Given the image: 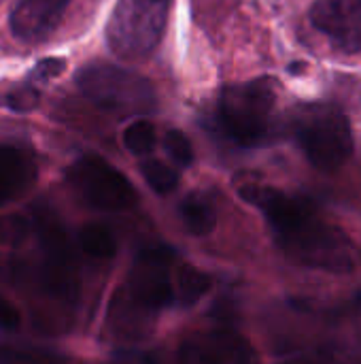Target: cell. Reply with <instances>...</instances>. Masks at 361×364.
<instances>
[{"label":"cell","mask_w":361,"mask_h":364,"mask_svg":"<svg viewBox=\"0 0 361 364\" xmlns=\"http://www.w3.org/2000/svg\"><path fill=\"white\" fill-rule=\"evenodd\" d=\"M238 196L264 213L277 245L296 264L332 275H351L361 267L355 243L323 220L311 200L253 181L243 183Z\"/></svg>","instance_id":"1"},{"label":"cell","mask_w":361,"mask_h":364,"mask_svg":"<svg viewBox=\"0 0 361 364\" xmlns=\"http://www.w3.org/2000/svg\"><path fill=\"white\" fill-rule=\"evenodd\" d=\"M40 260L30 273L38 307L34 324L47 333H62L70 326V314L79 299V267L62 222L49 209L36 215Z\"/></svg>","instance_id":"2"},{"label":"cell","mask_w":361,"mask_h":364,"mask_svg":"<svg viewBox=\"0 0 361 364\" xmlns=\"http://www.w3.org/2000/svg\"><path fill=\"white\" fill-rule=\"evenodd\" d=\"M172 301V254L164 247L143 250L111 301L106 328L121 341L143 339L153 318Z\"/></svg>","instance_id":"3"},{"label":"cell","mask_w":361,"mask_h":364,"mask_svg":"<svg viewBox=\"0 0 361 364\" xmlns=\"http://www.w3.org/2000/svg\"><path fill=\"white\" fill-rule=\"evenodd\" d=\"M289 126L306 160L321 173L338 171L353 156L355 141L351 124L334 102L311 100L296 105Z\"/></svg>","instance_id":"4"},{"label":"cell","mask_w":361,"mask_h":364,"mask_svg":"<svg viewBox=\"0 0 361 364\" xmlns=\"http://www.w3.org/2000/svg\"><path fill=\"white\" fill-rule=\"evenodd\" d=\"M277 115V81L260 77L247 83H232L219 92L215 117L232 143L240 147H257L266 143L274 130Z\"/></svg>","instance_id":"5"},{"label":"cell","mask_w":361,"mask_h":364,"mask_svg":"<svg viewBox=\"0 0 361 364\" xmlns=\"http://www.w3.org/2000/svg\"><path fill=\"white\" fill-rule=\"evenodd\" d=\"M172 0H117L106 23L111 51L128 62L143 60L160 45Z\"/></svg>","instance_id":"6"},{"label":"cell","mask_w":361,"mask_h":364,"mask_svg":"<svg viewBox=\"0 0 361 364\" xmlns=\"http://www.w3.org/2000/svg\"><path fill=\"white\" fill-rule=\"evenodd\" d=\"M77 87L98 107L115 113H149L155 107L151 81L132 68L91 62L79 68Z\"/></svg>","instance_id":"7"},{"label":"cell","mask_w":361,"mask_h":364,"mask_svg":"<svg viewBox=\"0 0 361 364\" xmlns=\"http://www.w3.org/2000/svg\"><path fill=\"white\" fill-rule=\"evenodd\" d=\"M70 188L94 209L126 211L138 203L130 179L100 156H83L68 168Z\"/></svg>","instance_id":"8"},{"label":"cell","mask_w":361,"mask_h":364,"mask_svg":"<svg viewBox=\"0 0 361 364\" xmlns=\"http://www.w3.org/2000/svg\"><path fill=\"white\" fill-rule=\"evenodd\" d=\"M177 364H260V356L236 331L213 328L189 335L177 352Z\"/></svg>","instance_id":"9"},{"label":"cell","mask_w":361,"mask_h":364,"mask_svg":"<svg viewBox=\"0 0 361 364\" xmlns=\"http://www.w3.org/2000/svg\"><path fill=\"white\" fill-rule=\"evenodd\" d=\"M309 17L334 47L361 53V0H315Z\"/></svg>","instance_id":"10"},{"label":"cell","mask_w":361,"mask_h":364,"mask_svg":"<svg viewBox=\"0 0 361 364\" xmlns=\"http://www.w3.org/2000/svg\"><path fill=\"white\" fill-rule=\"evenodd\" d=\"M72 0H17L11 11V30L19 41L38 43L55 32Z\"/></svg>","instance_id":"11"},{"label":"cell","mask_w":361,"mask_h":364,"mask_svg":"<svg viewBox=\"0 0 361 364\" xmlns=\"http://www.w3.org/2000/svg\"><path fill=\"white\" fill-rule=\"evenodd\" d=\"M34 179V158L19 147L0 145V205L26 192Z\"/></svg>","instance_id":"12"},{"label":"cell","mask_w":361,"mask_h":364,"mask_svg":"<svg viewBox=\"0 0 361 364\" xmlns=\"http://www.w3.org/2000/svg\"><path fill=\"white\" fill-rule=\"evenodd\" d=\"M213 288V279L209 273L200 271L198 267L185 262V264H179L174 269V275H172V290H174V299L189 307V305H196L198 301H202Z\"/></svg>","instance_id":"13"},{"label":"cell","mask_w":361,"mask_h":364,"mask_svg":"<svg viewBox=\"0 0 361 364\" xmlns=\"http://www.w3.org/2000/svg\"><path fill=\"white\" fill-rule=\"evenodd\" d=\"M179 218L185 226V230L194 237H206L217 226V213L209 198L202 194H189L179 205Z\"/></svg>","instance_id":"14"},{"label":"cell","mask_w":361,"mask_h":364,"mask_svg":"<svg viewBox=\"0 0 361 364\" xmlns=\"http://www.w3.org/2000/svg\"><path fill=\"white\" fill-rule=\"evenodd\" d=\"M79 247L87 258L98 260V262H106V260L115 258V254H117V239L109 226L91 222V224H85L81 228Z\"/></svg>","instance_id":"15"},{"label":"cell","mask_w":361,"mask_h":364,"mask_svg":"<svg viewBox=\"0 0 361 364\" xmlns=\"http://www.w3.org/2000/svg\"><path fill=\"white\" fill-rule=\"evenodd\" d=\"M0 364H72L70 360L34 348L0 346Z\"/></svg>","instance_id":"16"},{"label":"cell","mask_w":361,"mask_h":364,"mask_svg":"<svg viewBox=\"0 0 361 364\" xmlns=\"http://www.w3.org/2000/svg\"><path fill=\"white\" fill-rule=\"evenodd\" d=\"M140 173H143L145 181L149 183V188L155 190L157 194H170L179 186L177 171L160 160H145L140 164Z\"/></svg>","instance_id":"17"},{"label":"cell","mask_w":361,"mask_h":364,"mask_svg":"<svg viewBox=\"0 0 361 364\" xmlns=\"http://www.w3.org/2000/svg\"><path fill=\"white\" fill-rule=\"evenodd\" d=\"M123 145L136 156H145L155 147V126L147 119H136L123 130Z\"/></svg>","instance_id":"18"},{"label":"cell","mask_w":361,"mask_h":364,"mask_svg":"<svg viewBox=\"0 0 361 364\" xmlns=\"http://www.w3.org/2000/svg\"><path fill=\"white\" fill-rule=\"evenodd\" d=\"M30 220L21 213L0 215V247H17L30 235Z\"/></svg>","instance_id":"19"},{"label":"cell","mask_w":361,"mask_h":364,"mask_svg":"<svg viewBox=\"0 0 361 364\" xmlns=\"http://www.w3.org/2000/svg\"><path fill=\"white\" fill-rule=\"evenodd\" d=\"M164 147L177 164L189 166L194 162V147L181 130H168L164 136Z\"/></svg>","instance_id":"20"},{"label":"cell","mask_w":361,"mask_h":364,"mask_svg":"<svg viewBox=\"0 0 361 364\" xmlns=\"http://www.w3.org/2000/svg\"><path fill=\"white\" fill-rule=\"evenodd\" d=\"M6 105L13 111H32L38 105V92L34 87H30V85L19 87V90L11 92L6 96Z\"/></svg>","instance_id":"21"},{"label":"cell","mask_w":361,"mask_h":364,"mask_svg":"<svg viewBox=\"0 0 361 364\" xmlns=\"http://www.w3.org/2000/svg\"><path fill=\"white\" fill-rule=\"evenodd\" d=\"M21 326V311L15 303L0 296V331L15 333Z\"/></svg>","instance_id":"22"},{"label":"cell","mask_w":361,"mask_h":364,"mask_svg":"<svg viewBox=\"0 0 361 364\" xmlns=\"http://www.w3.org/2000/svg\"><path fill=\"white\" fill-rule=\"evenodd\" d=\"M64 66H66V62L64 60H57V58H47V60H40L36 66H34V70H32V79H36V81H47V79H53V77H57L62 70H64Z\"/></svg>","instance_id":"23"},{"label":"cell","mask_w":361,"mask_h":364,"mask_svg":"<svg viewBox=\"0 0 361 364\" xmlns=\"http://www.w3.org/2000/svg\"><path fill=\"white\" fill-rule=\"evenodd\" d=\"M283 364H336L332 360H326V358H319V356H309V358H296V360H287Z\"/></svg>","instance_id":"24"}]
</instances>
